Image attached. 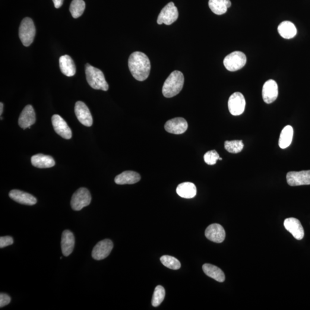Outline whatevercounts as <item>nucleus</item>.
Listing matches in <instances>:
<instances>
[{
  "mask_svg": "<svg viewBox=\"0 0 310 310\" xmlns=\"http://www.w3.org/2000/svg\"><path fill=\"white\" fill-rule=\"evenodd\" d=\"M140 179L141 176L138 173L132 171H126L117 176L115 182L116 184L120 185H133L140 181Z\"/></svg>",
  "mask_w": 310,
  "mask_h": 310,
  "instance_id": "obj_20",
  "label": "nucleus"
},
{
  "mask_svg": "<svg viewBox=\"0 0 310 310\" xmlns=\"http://www.w3.org/2000/svg\"><path fill=\"white\" fill-rule=\"evenodd\" d=\"M224 148L230 153L238 154L243 150V144L242 140L226 141Z\"/></svg>",
  "mask_w": 310,
  "mask_h": 310,
  "instance_id": "obj_31",
  "label": "nucleus"
},
{
  "mask_svg": "<svg viewBox=\"0 0 310 310\" xmlns=\"http://www.w3.org/2000/svg\"><path fill=\"white\" fill-rule=\"evenodd\" d=\"M31 163L39 169H47L55 166V162L52 156L43 154H37L31 157Z\"/></svg>",
  "mask_w": 310,
  "mask_h": 310,
  "instance_id": "obj_22",
  "label": "nucleus"
},
{
  "mask_svg": "<svg viewBox=\"0 0 310 310\" xmlns=\"http://www.w3.org/2000/svg\"><path fill=\"white\" fill-rule=\"evenodd\" d=\"M185 78L182 72L174 71L168 77L163 85L162 93L166 98H172L182 90Z\"/></svg>",
  "mask_w": 310,
  "mask_h": 310,
  "instance_id": "obj_2",
  "label": "nucleus"
},
{
  "mask_svg": "<svg viewBox=\"0 0 310 310\" xmlns=\"http://www.w3.org/2000/svg\"><path fill=\"white\" fill-rule=\"evenodd\" d=\"M246 102L244 96L240 92L232 94L228 101L229 112L233 116H240L244 112Z\"/></svg>",
  "mask_w": 310,
  "mask_h": 310,
  "instance_id": "obj_8",
  "label": "nucleus"
},
{
  "mask_svg": "<svg viewBox=\"0 0 310 310\" xmlns=\"http://www.w3.org/2000/svg\"><path fill=\"white\" fill-rule=\"evenodd\" d=\"M179 17L178 8L174 3L171 2L167 4L161 11L158 16L157 23L161 25L164 24L167 25H172L177 20Z\"/></svg>",
  "mask_w": 310,
  "mask_h": 310,
  "instance_id": "obj_7",
  "label": "nucleus"
},
{
  "mask_svg": "<svg viewBox=\"0 0 310 310\" xmlns=\"http://www.w3.org/2000/svg\"><path fill=\"white\" fill-rule=\"evenodd\" d=\"M128 67L133 77L138 81L146 80L149 77L151 62L143 52H133L128 59Z\"/></svg>",
  "mask_w": 310,
  "mask_h": 310,
  "instance_id": "obj_1",
  "label": "nucleus"
},
{
  "mask_svg": "<svg viewBox=\"0 0 310 310\" xmlns=\"http://www.w3.org/2000/svg\"><path fill=\"white\" fill-rule=\"evenodd\" d=\"M3 107H4V105L2 103H0V115H2V113L3 112Z\"/></svg>",
  "mask_w": 310,
  "mask_h": 310,
  "instance_id": "obj_36",
  "label": "nucleus"
},
{
  "mask_svg": "<svg viewBox=\"0 0 310 310\" xmlns=\"http://www.w3.org/2000/svg\"><path fill=\"white\" fill-rule=\"evenodd\" d=\"M9 196L18 204L33 206L37 203V199L33 195L18 189H13L9 193Z\"/></svg>",
  "mask_w": 310,
  "mask_h": 310,
  "instance_id": "obj_18",
  "label": "nucleus"
},
{
  "mask_svg": "<svg viewBox=\"0 0 310 310\" xmlns=\"http://www.w3.org/2000/svg\"><path fill=\"white\" fill-rule=\"evenodd\" d=\"M204 273L208 277L218 281L224 282L225 280V276L224 272L220 268L210 264H205L202 267Z\"/></svg>",
  "mask_w": 310,
  "mask_h": 310,
  "instance_id": "obj_25",
  "label": "nucleus"
},
{
  "mask_svg": "<svg viewBox=\"0 0 310 310\" xmlns=\"http://www.w3.org/2000/svg\"><path fill=\"white\" fill-rule=\"evenodd\" d=\"M205 236L210 241L216 243L223 242L226 237L225 231L220 224H214L208 226L205 230Z\"/></svg>",
  "mask_w": 310,
  "mask_h": 310,
  "instance_id": "obj_14",
  "label": "nucleus"
},
{
  "mask_svg": "<svg viewBox=\"0 0 310 310\" xmlns=\"http://www.w3.org/2000/svg\"><path fill=\"white\" fill-rule=\"evenodd\" d=\"M59 67L62 73L67 77H72L76 73V66L73 60L68 55L59 58Z\"/></svg>",
  "mask_w": 310,
  "mask_h": 310,
  "instance_id": "obj_21",
  "label": "nucleus"
},
{
  "mask_svg": "<svg viewBox=\"0 0 310 310\" xmlns=\"http://www.w3.org/2000/svg\"><path fill=\"white\" fill-rule=\"evenodd\" d=\"M13 243H14V239L11 236L1 237L0 238V248H1L11 245Z\"/></svg>",
  "mask_w": 310,
  "mask_h": 310,
  "instance_id": "obj_33",
  "label": "nucleus"
},
{
  "mask_svg": "<svg viewBox=\"0 0 310 310\" xmlns=\"http://www.w3.org/2000/svg\"><path fill=\"white\" fill-rule=\"evenodd\" d=\"M220 158V155L216 150L208 151L204 155V160L208 165H214Z\"/></svg>",
  "mask_w": 310,
  "mask_h": 310,
  "instance_id": "obj_32",
  "label": "nucleus"
},
{
  "mask_svg": "<svg viewBox=\"0 0 310 310\" xmlns=\"http://www.w3.org/2000/svg\"><path fill=\"white\" fill-rule=\"evenodd\" d=\"M35 34L36 28L33 20L30 17L24 18L19 27V37L23 45L30 46L34 42Z\"/></svg>",
  "mask_w": 310,
  "mask_h": 310,
  "instance_id": "obj_4",
  "label": "nucleus"
},
{
  "mask_svg": "<svg viewBox=\"0 0 310 310\" xmlns=\"http://www.w3.org/2000/svg\"><path fill=\"white\" fill-rule=\"evenodd\" d=\"M293 135V130L292 126L287 125L281 131L279 145L281 149H285L289 147L292 143Z\"/></svg>",
  "mask_w": 310,
  "mask_h": 310,
  "instance_id": "obj_27",
  "label": "nucleus"
},
{
  "mask_svg": "<svg viewBox=\"0 0 310 310\" xmlns=\"http://www.w3.org/2000/svg\"><path fill=\"white\" fill-rule=\"evenodd\" d=\"M284 226L285 228L296 240H300L305 236L304 229L300 221L295 218H289L284 220Z\"/></svg>",
  "mask_w": 310,
  "mask_h": 310,
  "instance_id": "obj_16",
  "label": "nucleus"
},
{
  "mask_svg": "<svg viewBox=\"0 0 310 310\" xmlns=\"http://www.w3.org/2000/svg\"><path fill=\"white\" fill-rule=\"evenodd\" d=\"M75 246V237L71 231L66 230L62 233L61 248L63 255L69 256L73 251Z\"/></svg>",
  "mask_w": 310,
  "mask_h": 310,
  "instance_id": "obj_19",
  "label": "nucleus"
},
{
  "mask_svg": "<svg viewBox=\"0 0 310 310\" xmlns=\"http://www.w3.org/2000/svg\"><path fill=\"white\" fill-rule=\"evenodd\" d=\"M52 124L53 129L57 134L65 139H70L72 137V132L67 122L62 117L55 115L52 118Z\"/></svg>",
  "mask_w": 310,
  "mask_h": 310,
  "instance_id": "obj_15",
  "label": "nucleus"
},
{
  "mask_svg": "<svg viewBox=\"0 0 310 310\" xmlns=\"http://www.w3.org/2000/svg\"><path fill=\"white\" fill-rule=\"evenodd\" d=\"M35 112L33 106L28 105L24 107L18 119V125L21 128H30L35 123Z\"/></svg>",
  "mask_w": 310,
  "mask_h": 310,
  "instance_id": "obj_17",
  "label": "nucleus"
},
{
  "mask_svg": "<svg viewBox=\"0 0 310 310\" xmlns=\"http://www.w3.org/2000/svg\"><path fill=\"white\" fill-rule=\"evenodd\" d=\"M176 192L180 197L191 199L197 195V188L194 183L184 182L177 187Z\"/></svg>",
  "mask_w": 310,
  "mask_h": 310,
  "instance_id": "obj_23",
  "label": "nucleus"
},
{
  "mask_svg": "<svg viewBox=\"0 0 310 310\" xmlns=\"http://www.w3.org/2000/svg\"><path fill=\"white\" fill-rule=\"evenodd\" d=\"M280 35L286 39H292L297 34L296 28L292 22L284 21L277 28Z\"/></svg>",
  "mask_w": 310,
  "mask_h": 310,
  "instance_id": "obj_24",
  "label": "nucleus"
},
{
  "mask_svg": "<svg viewBox=\"0 0 310 310\" xmlns=\"http://www.w3.org/2000/svg\"><path fill=\"white\" fill-rule=\"evenodd\" d=\"M55 7L57 9L61 7L64 0H52Z\"/></svg>",
  "mask_w": 310,
  "mask_h": 310,
  "instance_id": "obj_35",
  "label": "nucleus"
},
{
  "mask_svg": "<svg viewBox=\"0 0 310 310\" xmlns=\"http://www.w3.org/2000/svg\"><path fill=\"white\" fill-rule=\"evenodd\" d=\"M113 248V243L111 240L109 239L102 240L94 246L91 256L94 260H103L110 255Z\"/></svg>",
  "mask_w": 310,
  "mask_h": 310,
  "instance_id": "obj_9",
  "label": "nucleus"
},
{
  "mask_svg": "<svg viewBox=\"0 0 310 310\" xmlns=\"http://www.w3.org/2000/svg\"><path fill=\"white\" fill-rule=\"evenodd\" d=\"M246 56L242 52H233L227 55L224 60V67L229 71H236L244 67L246 65Z\"/></svg>",
  "mask_w": 310,
  "mask_h": 310,
  "instance_id": "obj_5",
  "label": "nucleus"
},
{
  "mask_svg": "<svg viewBox=\"0 0 310 310\" xmlns=\"http://www.w3.org/2000/svg\"><path fill=\"white\" fill-rule=\"evenodd\" d=\"M85 73L88 85L94 89L105 91L108 90L109 85L103 71L100 69L87 63L85 66Z\"/></svg>",
  "mask_w": 310,
  "mask_h": 310,
  "instance_id": "obj_3",
  "label": "nucleus"
},
{
  "mask_svg": "<svg viewBox=\"0 0 310 310\" xmlns=\"http://www.w3.org/2000/svg\"><path fill=\"white\" fill-rule=\"evenodd\" d=\"M232 3L230 0H209L208 6L211 11L217 15L225 14Z\"/></svg>",
  "mask_w": 310,
  "mask_h": 310,
  "instance_id": "obj_26",
  "label": "nucleus"
},
{
  "mask_svg": "<svg viewBox=\"0 0 310 310\" xmlns=\"http://www.w3.org/2000/svg\"><path fill=\"white\" fill-rule=\"evenodd\" d=\"M160 261L164 266L173 270H178L181 267V264L178 259L172 256L164 255L160 258Z\"/></svg>",
  "mask_w": 310,
  "mask_h": 310,
  "instance_id": "obj_29",
  "label": "nucleus"
},
{
  "mask_svg": "<svg viewBox=\"0 0 310 310\" xmlns=\"http://www.w3.org/2000/svg\"><path fill=\"white\" fill-rule=\"evenodd\" d=\"M75 113L82 124L90 127L93 124V118L88 107L82 101H78L75 105Z\"/></svg>",
  "mask_w": 310,
  "mask_h": 310,
  "instance_id": "obj_11",
  "label": "nucleus"
},
{
  "mask_svg": "<svg viewBox=\"0 0 310 310\" xmlns=\"http://www.w3.org/2000/svg\"><path fill=\"white\" fill-rule=\"evenodd\" d=\"M278 86L276 81L270 80L265 82L262 87V96L264 102L270 104L274 102L278 97Z\"/></svg>",
  "mask_w": 310,
  "mask_h": 310,
  "instance_id": "obj_12",
  "label": "nucleus"
},
{
  "mask_svg": "<svg viewBox=\"0 0 310 310\" xmlns=\"http://www.w3.org/2000/svg\"><path fill=\"white\" fill-rule=\"evenodd\" d=\"M287 182L291 186L310 185V170L292 172L287 174Z\"/></svg>",
  "mask_w": 310,
  "mask_h": 310,
  "instance_id": "obj_10",
  "label": "nucleus"
},
{
  "mask_svg": "<svg viewBox=\"0 0 310 310\" xmlns=\"http://www.w3.org/2000/svg\"><path fill=\"white\" fill-rule=\"evenodd\" d=\"M11 301V297L7 294L1 293L0 294V308L7 306Z\"/></svg>",
  "mask_w": 310,
  "mask_h": 310,
  "instance_id": "obj_34",
  "label": "nucleus"
},
{
  "mask_svg": "<svg viewBox=\"0 0 310 310\" xmlns=\"http://www.w3.org/2000/svg\"><path fill=\"white\" fill-rule=\"evenodd\" d=\"M91 196L86 188H80L72 195L71 206L72 209L80 211L91 203Z\"/></svg>",
  "mask_w": 310,
  "mask_h": 310,
  "instance_id": "obj_6",
  "label": "nucleus"
},
{
  "mask_svg": "<svg viewBox=\"0 0 310 310\" xmlns=\"http://www.w3.org/2000/svg\"><path fill=\"white\" fill-rule=\"evenodd\" d=\"M166 131L170 134L180 135L184 134L188 128V122L182 118H176L169 120L164 125Z\"/></svg>",
  "mask_w": 310,
  "mask_h": 310,
  "instance_id": "obj_13",
  "label": "nucleus"
},
{
  "mask_svg": "<svg viewBox=\"0 0 310 310\" xmlns=\"http://www.w3.org/2000/svg\"><path fill=\"white\" fill-rule=\"evenodd\" d=\"M85 8L86 4L84 0H72L69 6V11L72 17L77 18L84 14Z\"/></svg>",
  "mask_w": 310,
  "mask_h": 310,
  "instance_id": "obj_28",
  "label": "nucleus"
},
{
  "mask_svg": "<svg viewBox=\"0 0 310 310\" xmlns=\"http://www.w3.org/2000/svg\"><path fill=\"white\" fill-rule=\"evenodd\" d=\"M166 292L164 287L161 286H157L155 288L153 299H152V305L154 307L159 306L163 302L165 298Z\"/></svg>",
  "mask_w": 310,
  "mask_h": 310,
  "instance_id": "obj_30",
  "label": "nucleus"
}]
</instances>
